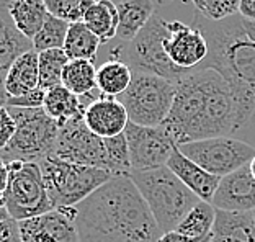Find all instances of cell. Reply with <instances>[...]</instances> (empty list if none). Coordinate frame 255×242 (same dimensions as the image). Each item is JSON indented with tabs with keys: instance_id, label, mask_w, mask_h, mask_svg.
<instances>
[{
	"instance_id": "4dcf8cb0",
	"label": "cell",
	"mask_w": 255,
	"mask_h": 242,
	"mask_svg": "<svg viewBox=\"0 0 255 242\" xmlns=\"http://www.w3.org/2000/svg\"><path fill=\"white\" fill-rule=\"evenodd\" d=\"M80 3H82V0H44L48 13L59 20L67 21L69 25L84 20Z\"/></svg>"
},
{
	"instance_id": "7bdbcfd3",
	"label": "cell",
	"mask_w": 255,
	"mask_h": 242,
	"mask_svg": "<svg viewBox=\"0 0 255 242\" xmlns=\"http://www.w3.org/2000/svg\"><path fill=\"white\" fill-rule=\"evenodd\" d=\"M252 215H254V221H255V211H254V213H252Z\"/></svg>"
},
{
	"instance_id": "e0dca14e",
	"label": "cell",
	"mask_w": 255,
	"mask_h": 242,
	"mask_svg": "<svg viewBox=\"0 0 255 242\" xmlns=\"http://www.w3.org/2000/svg\"><path fill=\"white\" fill-rule=\"evenodd\" d=\"M167 167H169L173 174L183 182V185L190 188L201 201L211 203L221 178L210 174V172H206L203 167L195 164L193 160H190L187 155L182 154L178 146L173 149L169 162H167Z\"/></svg>"
},
{
	"instance_id": "836d02e7",
	"label": "cell",
	"mask_w": 255,
	"mask_h": 242,
	"mask_svg": "<svg viewBox=\"0 0 255 242\" xmlns=\"http://www.w3.org/2000/svg\"><path fill=\"white\" fill-rule=\"evenodd\" d=\"M16 131L15 118L11 117L8 107H0V152L13 139Z\"/></svg>"
},
{
	"instance_id": "5b68a950",
	"label": "cell",
	"mask_w": 255,
	"mask_h": 242,
	"mask_svg": "<svg viewBox=\"0 0 255 242\" xmlns=\"http://www.w3.org/2000/svg\"><path fill=\"white\" fill-rule=\"evenodd\" d=\"M15 118L16 131L13 139L0 152L5 164L36 162L49 157L59 134V126L43 108L8 107Z\"/></svg>"
},
{
	"instance_id": "277c9868",
	"label": "cell",
	"mask_w": 255,
	"mask_h": 242,
	"mask_svg": "<svg viewBox=\"0 0 255 242\" xmlns=\"http://www.w3.org/2000/svg\"><path fill=\"white\" fill-rule=\"evenodd\" d=\"M129 178L147 203L162 234L175 231L201 201L167 165L154 170H131Z\"/></svg>"
},
{
	"instance_id": "8fae6325",
	"label": "cell",
	"mask_w": 255,
	"mask_h": 242,
	"mask_svg": "<svg viewBox=\"0 0 255 242\" xmlns=\"http://www.w3.org/2000/svg\"><path fill=\"white\" fill-rule=\"evenodd\" d=\"M51 157L64 162L97 167L107 172L105 139L87 128L84 118L61 126Z\"/></svg>"
},
{
	"instance_id": "f35d334b",
	"label": "cell",
	"mask_w": 255,
	"mask_h": 242,
	"mask_svg": "<svg viewBox=\"0 0 255 242\" xmlns=\"http://www.w3.org/2000/svg\"><path fill=\"white\" fill-rule=\"evenodd\" d=\"M170 2H173V0H157V3L160 5V7H164V5H169ZM190 2L195 5V8L198 10V11L201 10V0H190Z\"/></svg>"
},
{
	"instance_id": "ac0fdd59",
	"label": "cell",
	"mask_w": 255,
	"mask_h": 242,
	"mask_svg": "<svg viewBox=\"0 0 255 242\" xmlns=\"http://www.w3.org/2000/svg\"><path fill=\"white\" fill-rule=\"evenodd\" d=\"M97 97H94V92L85 97H77L71 90H67L64 85H59V87H54L46 92L43 110L61 128V126L71 123L74 120L84 118L87 107Z\"/></svg>"
},
{
	"instance_id": "6da1fadb",
	"label": "cell",
	"mask_w": 255,
	"mask_h": 242,
	"mask_svg": "<svg viewBox=\"0 0 255 242\" xmlns=\"http://www.w3.org/2000/svg\"><path fill=\"white\" fill-rule=\"evenodd\" d=\"M177 146L241 134L239 105L229 82L214 69H200L177 82L169 117L162 123Z\"/></svg>"
},
{
	"instance_id": "9a60e30c",
	"label": "cell",
	"mask_w": 255,
	"mask_h": 242,
	"mask_svg": "<svg viewBox=\"0 0 255 242\" xmlns=\"http://www.w3.org/2000/svg\"><path fill=\"white\" fill-rule=\"evenodd\" d=\"M84 123L94 134L103 137H115L123 134L129 117L117 97L98 95L97 99L87 107L84 113Z\"/></svg>"
},
{
	"instance_id": "f546056e",
	"label": "cell",
	"mask_w": 255,
	"mask_h": 242,
	"mask_svg": "<svg viewBox=\"0 0 255 242\" xmlns=\"http://www.w3.org/2000/svg\"><path fill=\"white\" fill-rule=\"evenodd\" d=\"M107 172L112 177H129L132 167L129 160V149L125 132L115 137H107Z\"/></svg>"
},
{
	"instance_id": "d6986e66",
	"label": "cell",
	"mask_w": 255,
	"mask_h": 242,
	"mask_svg": "<svg viewBox=\"0 0 255 242\" xmlns=\"http://www.w3.org/2000/svg\"><path fill=\"white\" fill-rule=\"evenodd\" d=\"M33 49L31 39L25 38L15 26L10 16L8 5L5 0L0 2V80L3 82L10 66L16 57Z\"/></svg>"
},
{
	"instance_id": "5bb4252c",
	"label": "cell",
	"mask_w": 255,
	"mask_h": 242,
	"mask_svg": "<svg viewBox=\"0 0 255 242\" xmlns=\"http://www.w3.org/2000/svg\"><path fill=\"white\" fill-rule=\"evenodd\" d=\"M211 205L219 211L228 213L255 211V178L249 164L221 178Z\"/></svg>"
},
{
	"instance_id": "484cf974",
	"label": "cell",
	"mask_w": 255,
	"mask_h": 242,
	"mask_svg": "<svg viewBox=\"0 0 255 242\" xmlns=\"http://www.w3.org/2000/svg\"><path fill=\"white\" fill-rule=\"evenodd\" d=\"M214 223L216 208L208 201H198V205L183 218L175 231L191 239H211Z\"/></svg>"
},
{
	"instance_id": "7a4b0ae2",
	"label": "cell",
	"mask_w": 255,
	"mask_h": 242,
	"mask_svg": "<svg viewBox=\"0 0 255 242\" xmlns=\"http://www.w3.org/2000/svg\"><path fill=\"white\" fill-rule=\"evenodd\" d=\"M79 242H157L152 213L129 177H112L74 206Z\"/></svg>"
},
{
	"instance_id": "ffe728a7",
	"label": "cell",
	"mask_w": 255,
	"mask_h": 242,
	"mask_svg": "<svg viewBox=\"0 0 255 242\" xmlns=\"http://www.w3.org/2000/svg\"><path fill=\"white\" fill-rule=\"evenodd\" d=\"M3 89L8 97H21L39 89V62L34 49L16 57L3 79Z\"/></svg>"
},
{
	"instance_id": "d6a6232c",
	"label": "cell",
	"mask_w": 255,
	"mask_h": 242,
	"mask_svg": "<svg viewBox=\"0 0 255 242\" xmlns=\"http://www.w3.org/2000/svg\"><path fill=\"white\" fill-rule=\"evenodd\" d=\"M44 97H46V90L36 89V90L30 92V94L21 95V97H8V99H7V105H5V107H13V108H43Z\"/></svg>"
},
{
	"instance_id": "2e32d148",
	"label": "cell",
	"mask_w": 255,
	"mask_h": 242,
	"mask_svg": "<svg viewBox=\"0 0 255 242\" xmlns=\"http://www.w3.org/2000/svg\"><path fill=\"white\" fill-rule=\"evenodd\" d=\"M18 224L21 242H79L74 221L59 210L20 221Z\"/></svg>"
},
{
	"instance_id": "83f0119b",
	"label": "cell",
	"mask_w": 255,
	"mask_h": 242,
	"mask_svg": "<svg viewBox=\"0 0 255 242\" xmlns=\"http://www.w3.org/2000/svg\"><path fill=\"white\" fill-rule=\"evenodd\" d=\"M71 61L64 49H49L38 53L39 62V89L51 90L62 85V72Z\"/></svg>"
},
{
	"instance_id": "3957f363",
	"label": "cell",
	"mask_w": 255,
	"mask_h": 242,
	"mask_svg": "<svg viewBox=\"0 0 255 242\" xmlns=\"http://www.w3.org/2000/svg\"><path fill=\"white\" fill-rule=\"evenodd\" d=\"M193 23L205 34L210 48L200 69H214L229 82L239 105L242 136L255 120V21L239 13L213 21L198 11Z\"/></svg>"
},
{
	"instance_id": "74e56055",
	"label": "cell",
	"mask_w": 255,
	"mask_h": 242,
	"mask_svg": "<svg viewBox=\"0 0 255 242\" xmlns=\"http://www.w3.org/2000/svg\"><path fill=\"white\" fill-rule=\"evenodd\" d=\"M8 185V165L0 159V205H3V195Z\"/></svg>"
},
{
	"instance_id": "d590c367",
	"label": "cell",
	"mask_w": 255,
	"mask_h": 242,
	"mask_svg": "<svg viewBox=\"0 0 255 242\" xmlns=\"http://www.w3.org/2000/svg\"><path fill=\"white\" fill-rule=\"evenodd\" d=\"M210 241L211 239H191L177 231H170V233L162 234L157 242H210Z\"/></svg>"
},
{
	"instance_id": "8d00e7d4",
	"label": "cell",
	"mask_w": 255,
	"mask_h": 242,
	"mask_svg": "<svg viewBox=\"0 0 255 242\" xmlns=\"http://www.w3.org/2000/svg\"><path fill=\"white\" fill-rule=\"evenodd\" d=\"M239 15L246 20L255 21V0H241Z\"/></svg>"
},
{
	"instance_id": "7c38bea8",
	"label": "cell",
	"mask_w": 255,
	"mask_h": 242,
	"mask_svg": "<svg viewBox=\"0 0 255 242\" xmlns=\"http://www.w3.org/2000/svg\"><path fill=\"white\" fill-rule=\"evenodd\" d=\"M125 136L132 170H154L165 167L173 149L177 147L164 126L146 128L129 121L125 129Z\"/></svg>"
},
{
	"instance_id": "bcb514c9",
	"label": "cell",
	"mask_w": 255,
	"mask_h": 242,
	"mask_svg": "<svg viewBox=\"0 0 255 242\" xmlns=\"http://www.w3.org/2000/svg\"><path fill=\"white\" fill-rule=\"evenodd\" d=\"M210 242H211V241H210Z\"/></svg>"
},
{
	"instance_id": "b9f144b4",
	"label": "cell",
	"mask_w": 255,
	"mask_h": 242,
	"mask_svg": "<svg viewBox=\"0 0 255 242\" xmlns=\"http://www.w3.org/2000/svg\"><path fill=\"white\" fill-rule=\"evenodd\" d=\"M249 169H251V174L255 178V155H254V159L251 160V162H249Z\"/></svg>"
},
{
	"instance_id": "f1b7e54d",
	"label": "cell",
	"mask_w": 255,
	"mask_h": 242,
	"mask_svg": "<svg viewBox=\"0 0 255 242\" xmlns=\"http://www.w3.org/2000/svg\"><path fill=\"white\" fill-rule=\"evenodd\" d=\"M67 30H69L67 21L48 15L41 30L31 39L33 49L36 53H43V51H49V49H62L64 43H66Z\"/></svg>"
},
{
	"instance_id": "8992f818",
	"label": "cell",
	"mask_w": 255,
	"mask_h": 242,
	"mask_svg": "<svg viewBox=\"0 0 255 242\" xmlns=\"http://www.w3.org/2000/svg\"><path fill=\"white\" fill-rule=\"evenodd\" d=\"M39 167L54 210L77 206L112 178L97 167L64 162L51 155L43 159Z\"/></svg>"
},
{
	"instance_id": "603a6c76",
	"label": "cell",
	"mask_w": 255,
	"mask_h": 242,
	"mask_svg": "<svg viewBox=\"0 0 255 242\" xmlns=\"http://www.w3.org/2000/svg\"><path fill=\"white\" fill-rule=\"evenodd\" d=\"M82 21L95 36H98L102 44L108 43L118 33L120 13L117 3H113L112 0H97L85 13Z\"/></svg>"
},
{
	"instance_id": "f6af8a7d",
	"label": "cell",
	"mask_w": 255,
	"mask_h": 242,
	"mask_svg": "<svg viewBox=\"0 0 255 242\" xmlns=\"http://www.w3.org/2000/svg\"><path fill=\"white\" fill-rule=\"evenodd\" d=\"M0 2H2V0H0Z\"/></svg>"
},
{
	"instance_id": "cb8c5ba5",
	"label": "cell",
	"mask_w": 255,
	"mask_h": 242,
	"mask_svg": "<svg viewBox=\"0 0 255 242\" xmlns=\"http://www.w3.org/2000/svg\"><path fill=\"white\" fill-rule=\"evenodd\" d=\"M132 80V69L121 59H110L97 69V89L102 95L118 97L125 94Z\"/></svg>"
},
{
	"instance_id": "30bf717a",
	"label": "cell",
	"mask_w": 255,
	"mask_h": 242,
	"mask_svg": "<svg viewBox=\"0 0 255 242\" xmlns=\"http://www.w3.org/2000/svg\"><path fill=\"white\" fill-rule=\"evenodd\" d=\"M178 149L190 160L219 178L247 165L255 155V146L233 136L187 142Z\"/></svg>"
},
{
	"instance_id": "60d3db41",
	"label": "cell",
	"mask_w": 255,
	"mask_h": 242,
	"mask_svg": "<svg viewBox=\"0 0 255 242\" xmlns=\"http://www.w3.org/2000/svg\"><path fill=\"white\" fill-rule=\"evenodd\" d=\"M8 220H11V218L8 215L7 208H5V205H0V224L5 223V221H8Z\"/></svg>"
},
{
	"instance_id": "4fadbf2b",
	"label": "cell",
	"mask_w": 255,
	"mask_h": 242,
	"mask_svg": "<svg viewBox=\"0 0 255 242\" xmlns=\"http://www.w3.org/2000/svg\"><path fill=\"white\" fill-rule=\"evenodd\" d=\"M169 34L165 38L164 49L169 59L185 72H195L205 64L210 54L208 41L198 26L188 25L180 20H167Z\"/></svg>"
},
{
	"instance_id": "ba28073f",
	"label": "cell",
	"mask_w": 255,
	"mask_h": 242,
	"mask_svg": "<svg viewBox=\"0 0 255 242\" xmlns=\"http://www.w3.org/2000/svg\"><path fill=\"white\" fill-rule=\"evenodd\" d=\"M7 165L8 185L3 195V205L11 220L20 223L54 210L39 164L10 162Z\"/></svg>"
},
{
	"instance_id": "9c48e42d",
	"label": "cell",
	"mask_w": 255,
	"mask_h": 242,
	"mask_svg": "<svg viewBox=\"0 0 255 242\" xmlns=\"http://www.w3.org/2000/svg\"><path fill=\"white\" fill-rule=\"evenodd\" d=\"M167 34H169L167 20L162 18L159 13H154L137 36L123 46L120 53L132 71L149 72L169 79L172 82H178L182 77L188 76V72L178 69L167 56L164 49Z\"/></svg>"
},
{
	"instance_id": "ee69618b",
	"label": "cell",
	"mask_w": 255,
	"mask_h": 242,
	"mask_svg": "<svg viewBox=\"0 0 255 242\" xmlns=\"http://www.w3.org/2000/svg\"><path fill=\"white\" fill-rule=\"evenodd\" d=\"M5 2H8V0H5Z\"/></svg>"
},
{
	"instance_id": "52a82bcc",
	"label": "cell",
	"mask_w": 255,
	"mask_h": 242,
	"mask_svg": "<svg viewBox=\"0 0 255 242\" xmlns=\"http://www.w3.org/2000/svg\"><path fill=\"white\" fill-rule=\"evenodd\" d=\"M177 92V82L149 72L132 71V80L118 100L126 108L131 123L146 128L162 126L169 117Z\"/></svg>"
},
{
	"instance_id": "44dd1931",
	"label": "cell",
	"mask_w": 255,
	"mask_h": 242,
	"mask_svg": "<svg viewBox=\"0 0 255 242\" xmlns=\"http://www.w3.org/2000/svg\"><path fill=\"white\" fill-rule=\"evenodd\" d=\"M117 7L120 13L117 36L126 43L132 41L155 13L152 0H121Z\"/></svg>"
},
{
	"instance_id": "7402d4cb",
	"label": "cell",
	"mask_w": 255,
	"mask_h": 242,
	"mask_svg": "<svg viewBox=\"0 0 255 242\" xmlns=\"http://www.w3.org/2000/svg\"><path fill=\"white\" fill-rule=\"evenodd\" d=\"M7 5L15 26L28 39L36 36L49 15L44 0H8Z\"/></svg>"
},
{
	"instance_id": "e575fe53",
	"label": "cell",
	"mask_w": 255,
	"mask_h": 242,
	"mask_svg": "<svg viewBox=\"0 0 255 242\" xmlns=\"http://www.w3.org/2000/svg\"><path fill=\"white\" fill-rule=\"evenodd\" d=\"M0 242H21L18 221L8 220L0 224Z\"/></svg>"
},
{
	"instance_id": "4316f807",
	"label": "cell",
	"mask_w": 255,
	"mask_h": 242,
	"mask_svg": "<svg viewBox=\"0 0 255 242\" xmlns=\"http://www.w3.org/2000/svg\"><path fill=\"white\" fill-rule=\"evenodd\" d=\"M62 85L77 97L92 94L97 89V67L94 61H69L62 72Z\"/></svg>"
},
{
	"instance_id": "ab89813d",
	"label": "cell",
	"mask_w": 255,
	"mask_h": 242,
	"mask_svg": "<svg viewBox=\"0 0 255 242\" xmlns=\"http://www.w3.org/2000/svg\"><path fill=\"white\" fill-rule=\"evenodd\" d=\"M7 99H8V95H7V92H5V89H3V82L0 80V107L7 105Z\"/></svg>"
},
{
	"instance_id": "1f68e13d",
	"label": "cell",
	"mask_w": 255,
	"mask_h": 242,
	"mask_svg": "<svg viewBox=\"0 0 255 242\" xmlns=\"http://www.w3.org/2000/svg\"><path fill=\"white\" fill-rule=\"evenodd\" d=\"M241 0H201L200 13L208 20L221 21L239 13Z\"/></svg>"
},
{
	"instance_id": "d4e9b609",
	"label": "cell",
	"mask_w": 255,
	"mask_h": 242,
	"mask_svg": "<svg viewBox=\"0 0 255 242\" xmlns=\"http://www.w3.org/2000/svg\"><path fill=\"white\" fill-rule=\"evenodd\" d=\"M102 41L92 33L84 21L71 23L67 30L66 43H64V53L69 59L80 61H95L97 51L100 48Z\"/></svg>"
}]
</instances>
